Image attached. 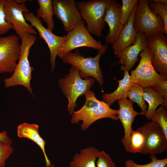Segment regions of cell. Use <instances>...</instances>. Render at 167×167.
Returning a JSON list of instances; mask_svg holds the SVG:
<instances>
[{
	"instance_id": "7402d4cb",
	"label": "cell",
	"mask_w": 167,
	"mask_h": 167,
	"mask_svg": "<svg viewBox=\"0 0 167 167\" xmlns=\"http://www.w3.org/2000/svg\"><path fill=\"white\" fill-rule=\"evenodd\" d=\"M143 97L145 101L147 102L148 107L144 114L148 119H151L156 108L160 105L167 108V103L164 98L152 87L144 88Z\"/></svg>"
},
{
	"instance_id": "7a4b0ae2",
	"label": "cell",
	"mask_w": 167,
	"mask_h": 167,
	"mask_svg": "<svg viewBox=\"0 0 167 167\" xmlns=\"http://www.w3.org/2000/svg\"><path fill=\"white\" fill-rule=\"evenodd\" d=\"M37 39L35 35L26 33L21 39V53L19 62L11 76L3 80L6 88L22 85L33 95L30 82L34 68L30 65L28 56L30 49Z\"/></svg>"
},
{
	"instance_id": "d6986e66",
	"label": "cell",
	"mask_w": 167,
	"mask_h": 167,
	"mask_svg": "<svg viewBox=\"0 0 167 167\" xmlns=\"http://www.w3.org/2000/svg\"><path fill=\"white\" fill-rule=\"evenodd\" d=\"M39 126L36 124L24 123L17 127L18 136L20 138H25L32 140L41 149L44 154L46 166L51 165L45 150V141L41 137L38 132Z\"/></svg>"
},
{
	"instance_id": "4316f807",
	"label": "cell",
	"mask_w": 167,
	"mask_h": 167,
	"mask_svg": "<svg viewBox=\"0 0 167 167\" xmlns=\"http://www.w3.org/2000/svg\"><path fill=\"white\" fill-rule=\"evenodd\" d=\"M151 119L158 124L167 138V109L161 105L155 111Z\"/></svg>"
},
{
	"instance_id": "d4e9b609",
	"label": "cell",
	"mask_w": 167,
	"mask_h": 167,
	"mask_svg": "<svg viewBox=\"0 0 167 167\" xmlns=\"http://www.w3.org/2000/svg\"><path fill=\"white\" fill-rule=\"evenodd\" d=\"M148 6L156 15L162 18L164 23V33L167 35V5H165L158 0H148Z\"/></svg>"
},
{
	"instance_id": "d6a6232c",
	"label": "cell",
	"mask_w": 167,
	"mask_h": 167,
	"mask_svg": "<svg viewBox=\"0 0 167 167\" xmlns=\"http://www.w3.org/2000/svg\"><path fill=\"white\" fill-rule=\"evenodd\" d=\"M152 88L160 94L164 98L165 102L167 103V79L160 81Z\"/></svg>"
},
{
	"instance_id": "8fae6325",
	"label": "cell",
	"mask_w": 167,
	"mask_h": 167,
	"mask_svg": "<svg viewBox=\"0 0 167 167\" xmlns=\"http://www.w3.org/2000/svg\"><path fill=\"white\" fill-rule=\"evenodd\" d=\"M136 130L142 133L145 138L141 153L155 155L162 153L166 150L167 138L156 122L152 121L147 122Z\"/></svg>"
},
{
	"instance_id": "f546056e",
	"label": "cell",
	"mask_w": 167,
	"mask_h": 167,
	"mask_svg": "<svg viewBox=\"0 0 167 167\" xmlns=\"http://www.w3.org/2000/svg\"><path fill=\"white\" fill-rule=\"evenodd\" d=\"M13 151L11 145L0 140V167H5L6 161Z\"/></svg>"
},
{
	"instance_id": "5b68a950",
	"label": "cell",
	"mask_w": 167,
	"mask_h": 167,
	"mask_svg": "<svg viewBox=\"0 0 167 167\" xmlns=\"http://www.w3.org/2000/svg\"><path fill=\"white\" fill-rule=\"evenodd\" d=\"M111 0H91L76 2L82 19L87 24L88 32L95 36H101L106 23L104 21L105 8Z\"/></svg>"
},
{
	"instance_id": "ac0fdd59",
	"label": "cell",
	"mask_w": 167,
	"mask_h": 167,
	"mask_svg": "<svg viewBox=\"0 0 167 167\" xmlns=\"http://www.w3.org/2000/svg\"><path fill=\"white\" fill-rule=\"evenodd\" d=\"M137 5L138 3L131 13L127 23L124 26L117 39L112 44L113 53L116 56L135 42L137 33L134 27L133 23Z\"/></svg>"
},
{
	"instance_id": "484cf974",
	"label": "cell",
	"mask_w": 167,
	"mask_h": 167,
	"mask_svg": "<svg viewBox=\"0 0 167 167\" xmlns=\"http://www.w3.org/2000/svg\"><path fill=\"white\" fill-rule=\"evenodd\" d=\"M145 143L143 135L137 130H132L131 133L130 145L128 151L131 153H141Z\"/></svg>"
},
{
	"instance_id": "e0dca14e",
	"label": "cell",
	"mask_w": 167,
	"mask_h": 167,
	"mask_svg": "<svg viewBox=\"0 0 167 167\" xmlns=\"http://www.w3.org/2000/svg\"><path fill=\"white\" fill-rule=\"evenodd\" d=\"M146 38L143 33H137L135 43L128 46L116 56L119 59V64L123 66L128 72L138 60L139 54L147 48Z\"/></svg>"
},
{
	"instance_id": "44dd1931",
	"label": "cell",
	"mask_w": 167,
	"mask_h": 167,
	"mask_svg": "<svg viewBox=\"0 0 167 167\" xmlns=\"http://www.w3.org/2000/svg\"><path fill=\"white\" fill-rule=\"evenodd\" d=\"M99 150L94 147H89L76 153L70 163V167H96L95 161Z\"/></svg>"
},
{
	"instance_id": "8992f818",
	"label": "cell",
	"mask_w": 167,
	"mask_h": 167,
	"mask_svg": "<svg viewBox=\"0 0 167 167\" xmlns=\"http://www.w3.org/2000/svg\"><path fill=\"white\" fill-rule=\"evenodd\" d=\"M148 1L139 0L133 23L136 33H143L146 37L164 33L163 21L151 10Z\"/></svg>"
},
{
	"instance_id": "74e56055",
	"label": "cell",
	"mask_w": 167,
	"mask_h": 167,
	"mask_svg": "<svg viewBox=\"0 0 167 167\" xmlns=\"http://www.w3.org/2000/svg\"><path fill=\"white\" fill-rule=\"evenodd\" d=\"M164 167H167V165L165 166Z\"/></svg>"
},
{
	"instance_id": "cb8c5ba5",
	"label": "cell",
	"mask_w": 167,
	"mask_h": 167,
	"mask_svg": "<svg viewBox=\"0 0 167 167\" xmlns=\"http://www.w3.org/2000/svg\"><path fill=\"white\" fill-rule=\"evenodd\" d=\"M144 88L132 83L127 93L126 97L133 102H135L140 108L141 112L144 115L147 109V105L143 99V94Z\"/></svg>"
},
{
	"instance_id": "52a82bcc",
	"label": "cell",
	"mask_w": 167,
	"mask_h": 167,
	"mask_svg": "<svg viewBox=\"0 0 167 167\" xmlns=\"http://www.w3.org/2000/svg\"><path fill=\"white\" fill-rule=\"evenodd\" d=\"M85 23L82 19L73 30L67 32L58 54L60 58L79 47H86L98 50L103 46L101 41H97L92 36L85 26Z\"/></svg>"
},
{
	"instance_id": "8d00e7d4",
	"label": "cell",
	"mask_w": 167,
	"mask_h": 167,
	"mask_svg": "<svg viewBox=\"0 0 167 167\" xmlns=\"http://www.w3.org/2000/svg\"><path fill=\"white\" fill-rule=\"evenodd\" d=\"M45 167H55L54 166V165H51L50 166H46Z\"/></svg>"
},
{
	"instance_id": "d590c367",
	"label": "cell",
	"mask_w": 167,
	"mask_h": 167,
	"mask_svg": "<svg viewBox=\"0 0 167 167\" xmlns=\"http://www.w3.org/2000/svg\"><path fill=\"white\" fill-rule=\"evenodd\" d=\"M160 2L164 4L165 5H167V0H158Z\"/></svg>"
},
{
	"instance_id": "2e32d148",
	"label": "cell",
	"mask_w": 167,
	"mask_h": 167,
	"mask_svg": "<svg viewBox=\"0 0 167 167\" xmlns=\"http://www.w3.org/2000/svg\"><path fill=\"white\" fill-rule=\"evenodd\" d=\"M122 4L116 0H111L105 10L104 21L109 27V32L105 36L106 44H112L124 26L121 22Z\"/></svg>"
},
{
	"instance_id": "83f0119b",
	"label": "cell",
	"mask_w": 167,
	"mask_h": 167,
	"mask_svg": "<svg viewBox=\"0 0 167 167\" xmlns=\"http://www.w3.org/2000/svg\"><path fill=\"white\" fill-rule=\"evenodd\" d=\"M151 161L145 165H139L131 160H127L125 162V167H164L167 165V158L158 159L155 155L150 156Z\"/></svg>"
},
{
	"instance_id": "ba28073f",
	"label": "cell",
	"mask_w": 167,
	"mask_h": 167,
	"mask_svg": "<svg viewBox=\"0 0 167 167\" xmlns=\"http://www.w3.org/2000/svg\"><path fill=\"white\" fill-rule=\"evenodd\" d=\"M141 59L136 68L132 70L130 75L133 83L144 88L152 87L160 81L167 78L160 75L156 71L151 61L149 50L146 48L139 55Z\"/></svg>"
},
{
	"instance_id": "9a60e30c",
	"label": "cell",
	"mask_w": 167,
	"mask_h": 167,
	"mask_svg": "<svg viewBox=\"0 0 167 167\" xmlns=\"http://www.w3.org/2000/svg\"><path fill=\"white\" fill-rule=\"evenodd\" d=\"M117 101L119 105L117 116L122 123L124 129V135L121 142L126 151L128 152L130 147L132 123L137 115L143 114L142 112H138L134 109L133 102L127 98L124 97Z\"/></svg>"
},
{
	"instance_id": "4dcf8cb0",
	"label": "cell",
	"mask_w": 167,
	"mask_h": 167,
	"mask_svg": "<svg viewBox=\"0 0 167 167\" xmlns=\"http://www.w3.org/2000/svg\"><path fill=\"white\" fill-rule=\"evenodd\" d=\"M96 158L97 167H115V164L110 156L104 151H99L97 155Z\"/></svg>"
},
{
	"instance_id": "836d02e7",
	"label": "cell",
	"mask_w": 167,
	"mask_h": 167,
	"mask_svg": "<svg viewBox=\"0 0 167 167\" xmlns=\"http://www.w3.org/2000/svg\"><path fill=\"white\" fill-rule=\"evenodd\" d=\"M0 140L11 145L12 143L11 139L8 137L7 131H4L0 132Z\"/></svg>"
},
{
	"instance_id": "30bf717a",
	"label": "cell",
	"mask_w": 167,
	"mask_h": 167,
	"mask_svg": "<svg viewBox=\"0 0 167 167\" xmlns=\"http://www.w3.org/2000/svg\"><path fill=\"white\" fill-rule=\"evenodd\" d=\"M19 39L15 34L0 36V74L14 72L20 55Z\"/></svg>"
},
{
	"instance_id": "ffe728a7",
	"label": "cell",
	"mask_w": 167,
	"mask_h": 167,
	"mask_svg": "<svg viewBox=\"0 0 167 167\" xmlns=\"http://www.w3.org/2000/svg\"><path fill=\"white\" fill-rule=\"evenodd\" d=\"M120 69L124 71V75L122 79L118 80L119 85L118 88L113 92L104 93L102 96L103 101L110 106L116 101L126 97L128 91L133 83L128 72L125 70L124 66L122 65Z\"/></svg>"
},
{
	"instance_id": "3957f363",
	"label": "cell",
	"mask_w": 167,
	"mask_h": 167,
	"mask_svg": "<svg viewBox=\"0 0 167 167\" xmlns=\"http://www.w3.org/2000/svg\"><path fill=\"white\" fill-rule=\"evenodd\" d=\"M108 44H106L98 50L97 55L94 57L84 58L77 50L67 53L61 58L64 63L71 64L79 70L82 78L87 79L92 76L98 81L101 87L104 83L103 75L99 65L101 57L106 51Z\"/></svg>"
},
{
	"instance_id": "277c9868",
	"label": "cell",
	"mask_w": 167,
	"mask_h": 167,
	"mask_svg": "<svg viewBox=\"0 0 167 167\" xmlns=\"http://www.w3.org/2000/svg\"><path fill=\"white\" fill-rule=\"evenodd\" d=\"M95 81L93 77L83 79L79 75V70L72 66L69 73L66 75L64 78L59 79V87L68 100L67 110L70 115L74 111L78 98L90 90Z\"/></svg>"
},
{
	"instance_id": "4fadbf2b",
	"label": "cell",
	"mask_w": 167,
	"mask_h": 167,
	"mask_svg": "<svg viewBox=\"0 0 167 167\" xmlns=\"http://www.w3.org/2000/svg\"><path fill=\"white\" fill-rule=\"evenodd\" d=\"M152 65L157 72L167 78V37L162 34L146 38Z\"/></svg>"
},
{
	"instance_id": "5bb4252c",
	"label": "cell",
	"mask_w": 167,
	"mask_h": 167,
	"mask_svg": "<svg viewBox=\"0 0 167 167\" xmlns=\"http://www.w3.org/2000/svg\"><path fill=\"white\" fill-rule=\"evenodd\" d=\"M53 13L62 22L64 29L73 30L82 19L74 0H52Z\"/></svg>"
},
{
	"instance_id": "6da1fadb",
	"label": "cell",
	"mask_w": 167,
	"mask_h": 167,
	"mask_svg": "<svg viewBox=\"0 0 167 167\" xmlns=\"http://www.w3.org/2000/svg\"><path fill=\"white\" fill-rule=\"evenodd\" d=\"M84 95L86 98L85 104L79 110L74 111L71 115V123L77 124L82 121L81 129L85 131L99 119L105 118L114 121L118 119V110L112 109L103 101L98 100L93 91L89 90Z\"/></svg>"
},
{
	"instance_id": "9c48e42d",
	"label": "cell",
	"mask_w": 167,
	"mask_h": 167,
	"mask_svg": "<svg viewBox=\"0 0 167 167\" xmlns=\"http://www.w3.org/2000/svg\"><path fill=\"white\" fill-rule=\"evenodd\" d=\"M3 9L6 21L12 25V29L21 39L26 33L37 34L24 16V12H29L25 3H18L15 0H5Z\"/></svg>"
},
{
	"instance_id": "7c38bea8",
	"label": "cell",
	"mask_w": 167,
	"mask_h": 167,
	"mask_svg": "<svg viewBox=\"0 0 167 167\" xmlns=\"http://www.w3.org/2000/svg\"><path fill=\"white\" fill-rule=\"evenodd\" d=\"M23 14L26 20L36 29L40 36L47 45L50 53L51 72H53L56 66V57L65 40L66 36H59L54 34L43 26L40 18L32 12H24Z\"/></svg>"
},
{
	"instance_id": "1f68e13d",
	"label": "cell",
	"mask_w": 167,
	"mask_h": 167,
	"mask_svg": "<svg viewBox=\"0 0 167 167\" xmlns=\"http://www.w3.org/2000/svg\"><path fill=\"white\" fill-rule=\"evenodd\" d=\"M5 0H0V36L9 31L13 27L12 24L8 23L5 19L3 9Z\"/></svg>"
},
{
	"instance_id": "e575fe53",
	"label": "cell",
	"mask_w": 167,
	"mask_h": 167,
	"mask_svg": "<svg viewBox=\"0 0 167 167\" xmlns=\"http://www.w3.org/2000/svg\"><path fill=\"white\" fill-rule=\"evenodd\" d=\"M15 0L17 2L19 3H25L26 2L29 1V0Z\"/></svg>"
},
{
	"instance_id": "f1b7e54d",
	"label": "cell",
	"mask_w": 167,
	"mask_h": 167,
	"mask_svg": "<svg viewBox=\"0 0 167 167\" xmlns=\"http://www.w3.org/2000/svg\"><path fill=\"white\" fill-rule=\"evenodd\" d=\"M138 1V0H122L121 22L124 26L127 23L131 13Z\"/></svg>"
},
{
	"instance_id": "603a6c76",
	"label": "cell",
	"mask_w": 167,
	"mask_h": 167,
	"mask_svg": "<svg viewBox=\"0 0 167 167\" xmlns=\"http://www.w3.org/2000/svg\"><path fill=\"white\" fill-rule=\"evenodd\" d=\"M37 2L39 7L36 16L39 18H42L46 24L47 28L52 32L54 26L52 0H37Z\"/></svg>"
}]
</instances>
